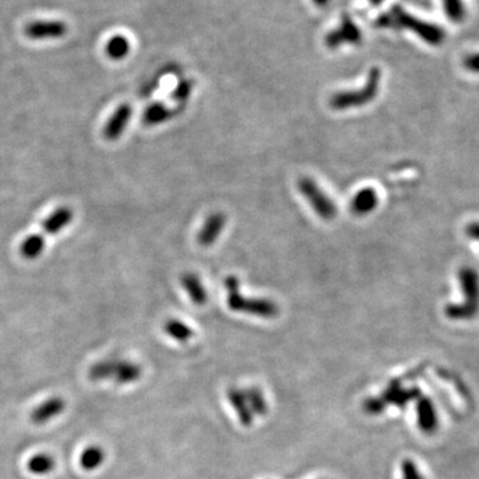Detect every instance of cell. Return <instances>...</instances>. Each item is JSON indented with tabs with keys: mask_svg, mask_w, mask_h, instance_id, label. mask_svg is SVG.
Here are the masks:
<instances>
[{
	"mask_svg": "<svg viewBox=\"0 0 479 479\" xmlns=\"http://www.w3.org/2000/svg\"><path fill=\"white\" fill-rule=\"evenodd\" d=\"M129 50H131V46H129L128 39L121 36V35H116V36L111 37L105 46V53L112 60L124 59L129 53Z\"/></svg>",
	"mask_w": 479,
	"mask_h": 479,
	"instance_id": "23",
	"label": "cell"
},
{
	"mask_svg": "<svg viewBox=\"0 0 479 479\" xmlns=\"http://www.w3.org/2000/svg\"><path fill=\"white\" fill-rule=\"evenodd\" d=\"M181 284L186 291L188 293L189 298L196 305H204L208 301V293L200 281L199 275L195 273H184L181 275Z\"/></svg>",
	"mask_w": 479,
	"mask_h": 479,
	"instance_id": "16",
	"label": "cell"
},
{
	"mask_svg": "<svg viewBox=\"0 0 479 479\" xmlns=\"http://www.w3.org/2000/svg\"><path fill=\"white\" fill-rule=\"evenodd\" d=\"M66 410V401L60 397H52L42 402L39 406H36L31 411V422L34 425H44L52 421L53 418L59 417L63 411Z\"/></svg>",
	"mask_w": 479,
	"mask_h": 479,
	"instance_id": "9",
	"label": "cell"
},
{
	"mask_svg": "<svg viewBox=\"0 0 479 479\" xmlns=\"http://www.w3.org/2000/svg\"><path fill=\"white\" fill-rule=\"evenodd\" d=\"M378 206V195L376 189L363 188L356 193L350 203V210L356 216H366L373 212Z\"/></svg>",
	"mask_w": 479,
	"mask_h": 479,
	"instance_id": "13",
	"label": "cell"
},
{
	"mask_svg": "<svg viewBox=\"0 0 479 479\" xmlns=\"http://www.w3.org/2000/svg\"><path fill=\"white\" fill-rule=\"evenodd\" d=\"M173 115L171 109L163 103H154L151 104L150 107H147V109L144 111V115H143V123L145 125H157V124H161L167 120H170Z\"/></svg>",
	"mask_w": 479,
	"mask_h": 479,
	"instance_id": "20",
	"label": "cell"
},
{
	"mask_svg": "<svg viewBox=\"0 0 479 479\" xmlns=\"http://www.w3.org/2000/svg\"><path fill=\"white\" fill-rule=\"evenodd\" d=\"M192 91H193V83L190 80L183 79L181 82H179V84L172 92V100L177 103H184L186 100H188Z\"/></svg>",
	"mask_w": 479,
	"mask_h": 479,
	"instance_id": "27",
	"label": "cell"
},
{
	"mask_svg": "<svg viewBox=\"0 0 479 479\" xmlns=\"http://www.w3.org/2000/svg\"><path fill=\"white\" fill-rule=\"evenodd\" d=\"M298 189L318 217L329 222L337 216V206L313 179L301 177L298 180Z\"/></svg>",
	"mask_w": 479,
	"mask_h": 479,
	"instance_id": "6",
	"label": "cell"
},
{
	"mask_svg": "<svg viewBox=\"0 0 479 479\" xmlns=\"http://www.w3.org/2000/svg\"><path fill=\"white\" fill-rule=\"evenodd\" d=\"M442 3L447 17L454 23H461L466 15L462 0H442Z\"/></svg>",
	"mask_w": 479,
	"mask_h": 479,
	"instance_id": "26",
	"label": "cell"
},
{
	"mask_svg": "<svg viewBox=\"0 0 479 479\" xmlns=\"http://www.w3.org/2000/svg\"><path fill=\"white\" fill-rule=\"evenodd\" d=\"M379 27H402L410 30L413 34L419 36L430 46H441L445 40V31L431 23H426L421 19L413 17L404 11L401 7H394L390 14L383 15L377 20Z\"/></svg>",
	"mask_w": 479,
	"mask_h": 479,
	"instance_id": "1",
	"label": "cell"
},
{
	"mask_svg": "<svg viewBox=\"0 0 479 479\" xmlns=\"http://www.w3.org/2000/svg\"><path fill=\"white\" fill-rule=\"evenodd\" d=\"M67 33V26L62 21H34L26 27V35L34 40L59 39Z\"/></svg>",
	"mask_w": 479,
	"mask_h": 479,
	"instance_id": "10",
	"label": "cell"
},
{
	"mask_svg": "<svg viewBox=\"0 0 479 479\" xmlns=\"http://www.w3.org/2000/svg\"><path fill=\"white\" fill-rule=\"evenodd\" d=\"M417 422L418 428L424 433L431 434L438 428V417L434 404L428 397H419L417 399Z\"/></svg>",
	"mask_w": 479,
	"mask_h": 479,
	"instance_id": "12",
	"label": "cell"
},
{
	"mask_svg": "<svg viewBox=\"0 0 479 479\" xmlns=\"http://www.w3.org/2000/svg\"><path fill=\"white\" fill-rule=\"evenodd\" d=\"M329 1H330V0H313V3H314L316 6H318V7H325Z\"/></svg>",
	"mask_w": 479,
	"mask_h": 479,
	"instance_id": "31",
	"label": "cell"
},
{
	"mask_svg": "<svg viewBox=\"0 0 479 479\" xmlns=\"http://www.w3.org/2000/svg\"><path fill=\"white\" fill-rule=\"evenodd\" d=\"M421 397V390L418 388L405 389L399 379H392L386 390L379 397H372L365 401V410L369 414H379L386 409L388 405H394L404 409L409 402L418 399Z\"/></svg>",
	"mask_w": 479,
	"mask_h": 479,
	"instance_id": "5",
	"label": "cell"
},
{
	"mask_svg": "<svg viewBox=\"0 0 479 479\" xmlns=\"http://www.w3.org/2000/svg\"><path fill=\"white\" fill-rule=\"evenodd\" d=\"M105 461V453L100 446H88L80 454V466L86 471H95Z\"/></svg>",
	"mask_w": 479,
	"mask_h": 479,
	"instance_id": "18",
	"label": "cell"
},
{
	"mask_svg": "<svg viewBox=\"0 0 479 479\" xmlns=\"http://www.w3.org/2000/svg\"><path fill=\"white\" fill-rule=\"evenodd\" d=\"M115 366H116V359H104L100 362H96L89 368L88 377L93 382L112 379L115 374Z\"/></svg>",
	"mask_w": 479,
	"mask_h": 479,
	"instance_id": "22",
	"label": "cell"
},
{
	"mask_svg": "<svg viewBox=\"0 0 479 479\" xmlns=\"http://www.w3.org/2000/svg\"><path fill=\"white\" fill-rule=\"evenodd\" d=\"M379 82H381V71L378 67H373L369 71L365 86L359 89L337 92L330 98L329 104L336 111H345V109L366 105L376 99L378 89H379Z\"/></svg>",
	"mask_w": 479,
	"mask_h": 479,
	"instance_id": "4",
	"label": "cell"
},
{
	"mask_svg": "<svg viewBox=\"0 0 479 479\" xmlns=\"http://www.w3.org/2000/svg\"><path fill=\"white\" fill-rule=\"evenodd\" d=\"M27 469L34 476H47L55 469V460L50 454L37 453L28 460Z\"/></svg>",
	"mask_w": 479,
	"mask_h": 479,
	"instance_id": "21",
	"label": "cell"
},
{
	"mask_svg": "<svg viewBox=\"0 0 479 479\" xmlns=\"http://www.w3.org/2000/svg\"><path fill=\"white\" fill-rule=\"evenodd\" d=\"M226 224V216L222 212L212 213L206 220L197 235V241L201 246H210L220 237Z\"/></svg>",
	"mask_w": 479,
	"mask_h": 479,
	"instance_id": "11",
	"label": "cell"
},
{
	"mask_svg": "<svg viewBox=\"0 0 479 479\" xmlns=\"http://www.w3.org/2000/svg\"><path fill=\"white\" fill-rule=\"evenodd\" d=\"M46 248V239L42 233L28 236L20 245V255L26 260H36Z\"/></svg>",
	"mask_w": 479,
	"mask_h": 479,
	"instance_id": "19",
	"label": "cell"
},
{
	"mask_svg": "<svg viewBox=\"0 0 479 479\" xmlns=\"http://www.w3.org/2000/svg\"><path fill=\"white\" fill-rule=\"evenodd\" d=\"M165 333L179 343H187L193 337V330L187 324L179 320H170L164 325Z\"/></svg>",
	"mask_w": 479,
	"mask_h": 479,
	"instance_id": "24",
	"label": "cell"
},
{
	"mask_svg": "<svg viewBox=\"0 0 479 479\" xmlns=\"http://www.w3.org/2000/svg\"><path fill=\"white\" fill-rule=\"evenodd\" d=\"M132 114H134V109L129 104H120L104 127V137L109 141L118 140L124 134L128 123L131 121Z\"/></svg>",
	"mask_w": 479,
	"mask_h": 479,
	"instance_id": "8",
	"label": "cell"
},
{
	"mask_svg": "<svg viewBox=\"0 0 479 479\" xmlns=\"http://www.w3.org/2000/svg\"><path fill=\"white\" fill-rule=\"evenodd\" d=\"M460 282L462 287L464 301L446 307V316L451 320H470L479 310V275L471 268L460 271Z\"/></svg>",
	"mask_w": 479,
	"mask_h": 479,
	"instance_id": "3",
	"label": "cell"
},
{
	"mask_svg": "<svg viewBox=\"0 0 479 479\" xmlns=\"http://www.w3.org/2000/svg\"><path fill=\"white\" fill-rule=\"evenodd\" d=\"M362 40V34L359 27L350 17H343V24L340 28L326 35L325 44L327 48H338L343 43L349 44H359Z\"/></svg>",
	"mask_w": 479,
	"mask_h": 479,
	"instance_id": "7",
	"label": "cell"
},
{
	"mask_svg": "<svg viewBox=\"0 0 479 479\" xmlns=\"http://www.w3.org/2000/svg\"><path fill=\"white\" fill-rule=\"evenodd\" d=\"M467 236L471 239L479 240V224L474 223L467 226Z\"/></svg>",
	"mask_w": 479,
	"mask_h": 479,
	"instance_id": "30",
	"label": "cell"
},
{
	"mask_svg": "<svg viewBox=\"0 0 479 479\" xmlns=\"http://www.w3.org/2000/svg\"><path fill=\"white\" fill-rule=\"evenodd\" d=\"M244 394H245V398H246V402H248V405L251 408V411L253 414L264 415L266 413V410H268L266 401H265L264 395L258 389H256V388H249V389L244 390Z\"/></svg>",
	"mask_w": 479,
	"mask_h": 479,
	"instance_id": "25",
	"label": "cell"
},
{
	"mask_svg": "<svg viewBox=\"0 0 479 479\" xmlns=\"http://www.w3.org/2000/svg\"><path fill=\"white\" fill-rule=\"evenodd\" d=\"M401 471L404 479H425L418 470V466L411 460H405L401 463Z\"/></svg>",
	"mask_w": 479,
	"mask_h": 479,
	"instance_id": "28",
	"label": "cell"
},
{
	"mask_svg": "<svg viewBox=\"0 0 479 479\" xmlns=\"http://www.w3.org/2000/svg\"><path fill=\"white\" fill-rule=\"evenodd\" d=\"M143 369L140 365L125 359H116L114 381L119 385H129L140 379Z\"/></svg>",
	"mask_w": 479,
	"mask_h": 479,
	"instance_id": "15",
	"label": "cell"
},
{
	"mask_svg": "<svg viewBox=\"0 0 479 479\" xmlns=\"http://www.w3.org/2000/svg\"><path fill=\"white\" fill-rule=\"evenodd\" d=\"M228 398L235 408V410L239 414L240 422L245 426H249L253 422V413L251 411V408L246 402L244 390L240 389H229Z\"/></svg>",
	"mask_w": 479,
	"mask_h": 479,
	"instance_id": "17",
	"label": "cell"
},
{
	"mask_svg": "<svg viewBox=\"0 0 479 479\" xmlns=\"http://www.w3.org/2000/svg\"><path fill=\"white\" fill-rule=\"evenodd\" d=\"M225 287L228 291V307L231 310L264 318H272L278 314V307L273 301L266 298L244 297L240 293V281L236 275H228L225 278Z\"/></svg>",
	"mask_w": 479,
	"mask_h": 479,
	"instance_id": "2",
	"label": "cell"
},
{
	"mask_svg": "<svg viewBox=\"0 0 479 479\" xmlns=\"http://www.w3.org/2000/svg\"><path fill=\"white\" fill-rule=\"evenodd\" d=\"M463 66L470 72L479 73V53H473V55H469L467 57H464Z\"/></svg>",
	"mask_w": 479,
	"mask_h": 479,
	"instance_id": "29",
	"label": "cell"
},
{
	"mask_svg": "<svg viewBox=\"0 0 479 479\" xmlns=\"http://www.w3.org/2000/svg\"><path fill=\"white\" fill-rule=\"evenodd\" d=\"M73 219V210L69 206H60L53 210L51 215L44 220L43 229L46 235H57L60 231L69 226Z\"/></svg>",
	"mask_w": 479,
	"mask_h": 479,
	"instance_id": "14",
	"label": "cell"
}]
</instances>
